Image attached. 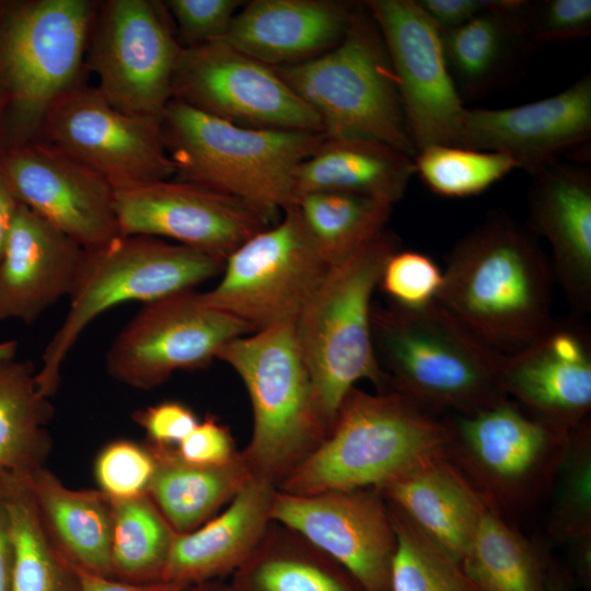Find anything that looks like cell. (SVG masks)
Wrapping results in <instances>:
<instances>
[{
  "label": "cell",
  "mask_w": 591,
  "mask_h": 591,
  "mask_svg": "<svg viewBox=\"0 0 591 591\" xmlns=\"http://www.w3.org/2000/svg\"><path fill=\"white\" fill-rule=\"evenodd\" d=\"M436 303L490 349L509 356L541 338L552 318V271L534 235L497 211L448 255Z\"/></svg>",
  "instance_id": "6da1fadb"
},
{
  "label": "cell",
  "mask_w": 591,
  "mask_h": 591,
  "mask_svg": "<svg viewBox=\"0 0 591 591\" xmlns=\"http://www.w3.org/2000/svg\"><path fill=\"white\" fill-rule=\"evenodd\" d=\"M160 130L174 179L236 198L270 222L296 204L294 171L325 138L243 127L175 99Z\"/></svg>",
  "instance_id": "7a4b0ae2"
},
{
  "label": "cell",
  "mask_w": 591,
  "mask_h": 591,
  "mask_svg": "<svg viewBox=\"0 0 591 591\" xmlns=\"http://www.w3.org/2000/svg\"><path fill=\"white\" fill-rule=\"evenodd\" d=\"M372 340L390 390L440 415L472 414L507 397L506 355L462 327L436 302L419 309L372 306Z\"/></svg>",
  "instance_id": "3957f363"
},
{
  "label": "cell",
  "mask_w": 591,
  "mask_h": 591,
  "mask_svg": "<svg viewBox=\"0 0 591 591\" xmlns=\"http://www.w3.org/2000/svg\"><path fill=\"white\" fill-rule=\"evenodd\" d=\"M94 0L0 2V149L42 139L53 109L86 83Z\"/></svg>",
  "instance_id": "277c9868"
},
{
  "label": "cell",
  "mask_w": 591,
  "mask_h": 591,
  "mask_svg": "<svg viewBox=\"0 0 591 591\" xmlns=\"http://www.w3.org/2000/svg\"><path fill=\"white\" fill-rule=\"evenodd\" d=\"M450 438L440 419L403 394L354 387L324 440L277 486L294 495L378 488Z\"/></svg>",
  "instance_id": "5b68a950"
},
{
  "label": "cell",
  "mask_w": 591,
  "mask_h": 591,
  "mask_svg": "<svg viewBox=\"0 0 591 591\" xmlns=\"http://www.w3.org/2000/svg\"><path fill=\"white\" fill-rule=\"evenodd\" d=\"M397 250V239L384 230L349 258L329 267L294 322L315 410L326 436L358 381L369 380L379 392L390 390L374 352L371 299L387 258Z\"/></svg>",
  "instance_id": "8992f818"
},
{
  "label": "cell",
  "mask_w": 591,
  "mask_h": 591,
  "mask_svg": "<svg viewBox=\"0 0 591 591\" xmlns=\"http://www.w3.org/2000/svg\"><path fill=\"white\" fill-rule=\"evenodd\" d=\"M225 259L163 239L118 235L85 250L70 305L42 355L35 373L39 393L50 398L61 367L80 335L99 315L128 301L144 304L194 288L223 270Z\"/></svg>",
  "instance_id": "52a82bcc"
},
{
  "label": "cell",
  "mask_w": 591,
  "mask_h": 591,
  "mask_svg": "<svg viewBox=\"0 0 591 591\" xmlns=\"http://www.w3.org/2000/svg\"><path fill=\"white\" fill-rule=\"evenodd\" d=\"M274 69L320 116L325 137L375 141L415 158L396 77L366 4H357L335 47Z\"/></svg>",
  "instance_id": "ba28073f"
},
{
  "label": "cell",
  "mask_w": 591,
  "mask_h": 591,
  "mask_svg": "<svg viewBox=\"0 0 591 591\" xmlns=\"http://www.w3.org/2000/svg\"><path fill=\"white\" fill-rule=\"evenodd\" d=\"M218 360L241 378L253 410V431L241 452L252 474L278 486L326 437L294 323L240 336Z\"/></svg>",
  "instance_id": "9c48e42d"
},
{
  "label": "cell",
  "mask_w": 591,
  "mask_h": 591,
  "mask_svg": "<svg viewBox=\"0 0 591 591\" xmlns=\"http://www.w3.org/2000/svg\"><path fill=\"white\" fill-rule=\"evenodd\" d=\"M445 419L444 454L489 510L511 522L552 496L571 430L534 417L509 397Z\"/></svg>",
  "instance_id": "30bf717a"
},
{
  "label": "cell",
  "mask_w": 591,
  "mask_h": 591,
  "mask_svg": "<svg viewBox=\"0 0 591 591\" xmlns=\"http://www.w3.org/2000/svg\"><path fill=\"white\" fill-rule=\"evenodd\" d=\"M183 46L163 2L97 1L85 67L95 88L117 111L161 119Z\"/></svg>",
  "instance_id": "8fae6325"
},
{
  "label": "cell",
  "mask_w": 591,
  "mask_h": 591,
  "mask_svg": "<svg viewBox=\"0 0 591 591\" xmlns=\"http://www.w3.org/2000/svg\"><path fill=\"white\" fill-rule=\"evenodd\" d=\"M294 204L224 262L204 302L259 331L294 323L328 270Z\"/></svg>",
  "instance_id": "7c38bea8"
},
{
  "label": "cell",
  "mask_w": 591,
  "mask_h": 591,
  "mask_svg": "<svg viewBox=\"0 0 591 591\" xmlns=\"http://www.w3.org/2000/svg\"><path fill=\"white\" fill-rule=\"evenodd\" d=\"M253 332L200 292L182 291L146 303L112 343L105 366L116 381L150 390L178 370L206 368L224 345Z\"/></svg>",
  "instance_id": "4fadbf2b"
},
{
  "label": "cell",
  "mask_w": 591,
  "mask_h": 591,
  "mask_svg": "<svg viewBox=\"0 0 591 591\" xmlns=\"http://www.w3.org/2000/svg\"><path fill=\"white\" fill-rule=\"evenodd\" d=\"M172 99L243 127L323 132L320 116L273 67L223 39L182 48Z\"/></svg>",
  "instance_id": "5bb4252c"
},
{
  "label": "cell",
  "mask_w": 591,
  "mask_h": 591,
  "mask_svg": "<svg viewBox=\"0 0 591 591\" xmlns=\"http://www.w3.org/2000/svg\"><path fill=\"white\" fill-rule=\"evenodd\" d=\"M366 7L385 44L416 151L455 146L466 108L448 68L440 30L414 0H371Z\"/></svg>",
  "instance_id": "9a60e30c"
},
{
  "label": "cell",
  "mask_w": 591,
  "mask_h": 591,
  "mask_svg": "<svg viewBox=\"0 0 591 591\" xmlns=\"http://www.w3.org/2000/svg\"><path fill=\"white\" fill-rule=\"evenodd\" d=\"M270 518L344 566L367 591H391L397 540L378 489L294 495L277 488Z\"/></svg>",
  "instance_id": "2e32d148"
},
{
  "label": "cell",
  "mask_w": 591,
  "mask_h": 591,
  "mask_svg": "<svg viewBox=\"0 0 591 591\" xmlns=\"http://www.w3.org/2000/svg\"><path fill=\"white\" fill-rule=\"evenodd\" d=\"M40 140L99 173L114 188L174 176L160 120L117 111L88 83L53 109Z\"/></svg>",
  "instance_id": "e0dca14e"
},
{
  "label": "cell",
  "mask_w": 591,
  "mask_h": 591,
  "mask_svg": "<svg viewBox=\"0 0 591 591\" xmlns=\"http://www.w3.org/2000/svg\"><path fill=\"white\" fill-rule=\"evenodd\" d=\"M121 235H146L227 258L271 225L258 211L231 196L174 178L114 188Z\"/></svg>",
  "instance_id": "ac0fdd59"
},
{
  "label": "cell",
  "mask_w": 591,
  "mask_h": 591,
  "mask_svg": "<svg viewBox=\"0 0 591 591\" xmlns=\"http://www.w3.org/2000/svg\"><path fill=\"white\" fill-rule=\"evenodd\" d=\"M0 173L22 205L83 248L120 235L114 187L55 146L37 140L0 149Z\"/></svg>",
  "instance_id": "d6986e66"
},
{
  "label": "cell",
  "mask_w": 591,
  "mask_h": 591,
  "mask_svg": "<svg viewBox=\"0 0 591 591\" xmlns=\"http://www.w3.org/2000/svg\"><path fill=\"white\" fill-rule=\"evenodd\" d=\"M591 137V76L564 91L507 108H466L455 146L511 157L531 175Z\"/></svg>",
  "instance_id": "ffe728a7"
},
{
  "label": "cell",
  "mask_w": 591,
  "mask_h": 591,
  "mask_svg": "<svg viewBox=\"0 0 591 591\" xmlns=\"http://www.w3.org/2000/svg\"><path fill=\"white\" fill-rule=\"evenodd\" d=\"M501 389L528 413L567 431L589 419L591 340L578 322L554 323L529 347L506 356Z\"/></svg>",
  "instance_id": "44dd1931"
},
{
  "label": "cell",
  "mask_w": 591,
  "mask_h": 591,
  "mask_svg": "<svg viewBox=\"0 0 591 591\" xmlns=\"http://www.w3.org/2000/svg\"><path fill=\"white\" fill-rule=\"evenodd\" d=\"M85 248L20 205L0 257V320L32 323L70 297Z\"/></svg>",
  "instance_id": "7402d4cb"
},
{
  "label": "cell",
  "mask_w": 591,
  "mask_h": 591,
  "mask_svg": "<svg viewBox=\"0 0 591 591\" xmlns=\"http://www.w3.org/2000/svg\"><path fill=\"white\" fill-rule=\"evenodd\" d=\"M357 4L335 0H254L221 38L269 67L315 58L345 36Z\"/></svg>",
  "instance_id": "603a6c76"
},
{
  "label": "cell",
  "mask_w": 591,
  "mask_h": 591,
  "mask_svg": "<svg viewBox=\"0 0 591 591\" xmlns=\"http://www.w3.org/2000/svg\"><path fill=\"white\" fill-rule=\"evenodd\" d=\"M530 216L549 243L554 271L578 313L591 306V174L559 161L532 175Z\"/></svg>",
  "instance_id": "cb8c5ba5"
},
{
  "label": "cell",
  "mask_w": 591,
  "mask_h": 591,
  "mask_svg": "<svg viewBox=\"0 0 591 591\" xmlns=\"http://www.w3.org/2000/svg\"><path fill=\"white\" fill-rule=\"evenodd\" d=\"M277 486L252 476L225 509L197 529L175 533L162 581L194 584L231 576L271 523Z\"/></svg>",
  "instance_id": "d4e9b609"
},
{
  "label": "cell",
  "mask_w": 591,
  "mask_h": 591,
  "mask_svg": "<svg viewBox=\"0 0 591 591\" xmlns=\"http://www.w3.org/2000/svg\"><path fill=\"white\" fill-rule=\"evenodd\" d=\"M375 489L460 563L488 509L444 450L425 456Z\"/></svg>",
  "instance_id": "484cf974"
},
{
  "label": "cell",
  "mask_w": 591,
  "mask_h": 591,
  "mask_svg": "<svg viewBox=\"0 0 591 591\" xmlns=\"http://www.w3.org/2000/svg\"><path fill=\"white\" fill-rule=\"evenodd\" d=\"M416 173L414 158L390 146L327 138L296 169V201L318 192L361 195L394 205Z\"/></svg>",
  "instance_id": "4316f807"
},
{
  "label": "cell",
  "mask_w": 591,
  "mask_h": 591,
  "mask_svg": "<svg viewBox=\"0 0 591 591\" xmlns=\"http://www.w3.org/2000/svg\"><path fill=\"white\" fill-rule=\"evenodd\" d=\"M40 519L74 565L112 577V500L100 489H71L44 466L26 475Z\"/></svg>",
  "instance_id": "83f0119b"
},
{
  "label": "cell",
  "mask_w": 591,
  "mask_h": 591,
  "mask_svg": "<svg viewBox=\"0 0 591 591\" xmlns=\"http://www.w3.org/2000/svg\"><path fill=\"white\" fill-rule=\"evenodd\" d=\"M147 444L157 462L148 495L176 533L215 517L253 476L241 452L223 465L201 466L183 461L175 448Z\"/></svg>",
  "instance_id": "f1b7e54d"
},
{
  "label": "cell",
  "mask_w": 591,
  "mask_h": 591,
  "mask_svg": "<svg viewBox=\"0 0 591 591\" xmlns=\"http://www.w3.org/2000/svg\"><path fill=\"white\" fill-rule=\"evenodd\" d=\"M228 583L233 591H367L335 559L273 521Z\"/></svg>",
  "instance_id": "f546056e"
},
{
  "label": "cell",
  "mask_w": 591,
  "mask_h": 591,
  "mask_svg": "<svg viewBox=\"0 0 591 591\" xmlns=\"http://www.w3.org/2000/svg\"><path fill=\"white\" fill-rule=\"evenodd\" d=\"M13 341L0 344V476H25L50 452L47 431L54 407L36 385L33 367L14 356Z\"/></svg>",
  "instance_id": "4dcf8cb0"
},
{
  "label": "cell",
  "mask_w": 591,
  "mask_h": 591,
  "mask_svg": "<svg viewBox=\"0 0 591 591\" xmlns=\"http://www.w3.org/2000/svg\"><path fill=\"white\" fill-rule=\"evenodd\" d=\"M521 10V1L489 0L487 11L441 33L448 68L465 93L490 88L525 44Z\"/></svg>",
  "instance_id": "1f68e13d"
},
{
  "label": "cell",
  "mask_w": 591,
  "mask_h": 591,
  "mask_svg": "<svg viewBox=\"0 0 591 591\" xmlns=\"http://www.w3.org/2000/svg\"><path fill=\"white\" fill-rule=\"evenodd\" d=\"M12 541V591H81L72 563L48 534L26 476H0Z\"/></svg>",
  "instance_id": "d6a6232c"
},
{
  "label": "cell",
  "mask_w": 591,
  "mask_h": 591,
  "mask_svg": "<svg viewBox=\"0 0 591 591\" xmlns=\"http://www.w3.org/2000/svg\"><path fill=\"white\" fill-rule=\"evenodd\" d=\"M549 556L487 509L461 560L484 591H546Z\"/></svg>",
  "instance_id": "836d02e7"
},
{
  "label": "cell",
  "mask_w": 591,
  "mask_h": 591,
  "mask_svg": "<svg viewBox=\"0 0 591 591\" xmlns=\"http://www.w3.org/2000/svg\"><path fill=\"white\" fill-rule=\"evenodd\" d=\"M548 533L567 544L573 572L586 589L591 587V421L573 428L554 488Z\"/></svg>",
  "instance_id": "e575fe53"
},
{
  "label": "cell",
  "mask_w": 591,
  "mask_h": 591,
  "mask_svg": "<svg viewBox=\"0 0 591 591\" xmlns=\"http://www.w3.org/2000/svg\"><path fill=\"white\" fill-rule=\"evenodd\" d=\"M296 205L328 267L343 263L381 234L393 208L374 198L335 192L305 194Z\"/></svg>",
  "instance_id": "d590c367"
},
{
  "label": "cell",
  "mask_w": 591,
  "mask_h": 591,
  "mask_svg": "<svg viewBox=\"0 0 591 591\" xmlns=\"http://www.w3.org/2000/svg\"><path fill=\"white\" fill-rule=\"evenodd\" d=\"M112 500V577L130 583L162 581L175 531L149 495Z\"/></svg>",
  "instance_id": "8d00e7d4"
},
{
  "label": "cell",
  "mask_w": 591,
  "mask_h": 591,
  "mask_svg": "<svg viewBox=\"0 0 591 591\" xmlns=\"http://www.w3.org/2000/svg\"><path fill=\"white\" fill-rule=\"evenodd\" d=\"M387 506L397 540L391 591H484L456 558Z\"/></svg>",
  "instance_id": "74e56055"
},
{
  "label": "cell",
  "mask_w": 591,
  "mask_h": 591,
  "mask_svg": "<svg viewBox=\"0 0 591 591\" xmlns=\"http://www.w3.org/2000/svg\"><path fill=\"white\" fill-rule=\"evenodd\" d=\"M416 173L427 187L444 197L483 193L517 167L508 154L453 144H437L417 151Z\"/></svg>",
  "instance_id": "f35d334b"
},
{
  "label": "cell",
  "mask_w": 591,
  "mask_h": 591,
  "mask_svg": "<svg viewBox=\"0 0 591 591\" xmlns=\"http://www.w3.org/2000/svg\"><path fill=\"white\" fill-rule=\"evenodd\" d=\"M157 462L148 444L119 439L108 442L94 462L99 489L111 499H130L147 495Z\"/></svg>",
  "instance_id": "ab89813d"
},
{
  "label": "cell",
  "mask_w": 591,
  "mask_h": 591,
  "mask_svg": "<svg viewBox=\"0 0 591 591\" xmlns=\"http://www.w3.org/2000/svg\"><path fill=\"white\" fill-rule=\"evenodd\" d=\"M442 278V271L430 256L397 250L387 258L378 286L393 305L419 309L436 301Z\"/></svg>",
  "instance_id": "60d3db41"
},
{
  "label": "cell",
  "mask_w": 591,
  "mask_h": 591,
  "mask_svg": "<svg viewBox=\"0 0 591 591\" xmlns=\"http://www.w3.org/2000/svg\"><path fill=\"white\" fill-rule=\"evenodd\" d=\"M522 25L528 38L540 42L586 37L591 33V1H525Z\"/></svg>",
  "instance_id": "b9f144b4"
},
{
  "label": "cell",
  "mask_w": 591,
  "mask_h": 591,
  "mask_svg": "<svg viewBox=\"0 0 591 591\" xmlns=\"http://www.w3.org/2000/svg\"><path fill=\"white\" fill-rule=\"evenodd\" d=\"M185 46L221 39L242 1L167 0L163 2Z\"/></svg>",
  "instance_id": "7bdbcfd3"
},
{
  "label": "cell",
  "mask_w": 591,
  "mask_h": 591,
  "mask_svg": "<svg viewBox=\"0 0 591 591\" xmlns=\"http://www.w3.org/2000/svg\"><path fill=\"white\" fill-rule=\"evenodd\" d=\"M132 419L146 432L147 443L163 448H176L199 422L192 408L177 401L138 409Z\"/></svg>",
  "instance_id": "ee69618b"
},
{
  "label": "cell",
  "mask_w": 591,
  "mask_h": 591,
  "mask_svg": "<svg viewBox=\"0 0 591 591\" xmlns=\"http://www.w3.org/2000/svg\"><path fill=\"white\" fill-rule=\"evenodd\" d=\"M175 450L183 461L201 466L223 465L239 453L228 427L210 415L199 420Z\"/></svg>",
  "instance_id": "f6af8a7d"
},
{
  "label": "cell",
  "mask_w": 591,
  "mask_h": 591,
  "mask_svg": "<svg viewBox=\"0 0 591 591\" xmlns=\"http://www.w3.org/2000/svg\"><path fill=\"white\" fill-rule=\"evenodd\" d=\"M441 33L462 26L487 11L489 0H418Z\"/></svg>",
  "instance_id": "bcb514c9"
},
{
  "label": "cell",
  "mask_w": 591,
  "mask_h": 591,
  "mask_svg": "<svg viewBox=\"0 0 591 591\" xmlns=\"http://www.w3.org/2000/svg\"><path fill=\"white\" fill-rule=\"evenodd\" d=\"M72 565L78 575L81 591H181L186 587L185 584L167 581L130 583Z\"/></svg>",
  "instance_id": "7dc6e473"
},
{
  "label": "cell",
  "mask_w": 591,
  "mask_h": 591,
  "mask_svg": "<svg viewBox=\"0 0 591 591\" xmlns=\"http://www.w3.org/2000/svg\"><path fill=\"white\" fill-rule=\"evenodd\" d=\"M12 541L8 512L0 494V591H12Z\"/></svg>",
  "instance_id": "c3c4849f"
},
{
  "label": "cell",
  "mask_w": 591,
  "mask_h": 591,
  "mask_svg": "<svg viewBox=\"0 0 591 591\" xmlns=\"http://www.w3.org/2000/svg\"><path fill=\"white\" fill-rule=\"evenodd\" d=\"M21 202L0 173V257Z\"/></svg>",
  "instance_id": "681fc988"
},
{
  "label": "cell",
  "mask_w": 591,
  "mask_h": 591,
  "mask_svg": "<svg viewBox=\"0 0 591 591\" xmlns=\"http://www.w3.org/2000/svg\"><path fill=\"white\" fill-rule=\"evenodd\" d=\"M546 591H573L572 578L551 557L547 566Z\"/></svg>",
  "instance_id": "f907efd6"
},
{
  "label": "cell",
  "mask_w": 591,
  "mask_h": 591,
  "mask_svg": "<svg viewBox=\"0 0 591 591\" xmlns=\"http://www.w3.org/2000/svg\"><path fill=\"white\" fill-rule=\"evenodd\" d=\"M181 591H233L228 582L210 580L184 587Z\"/></svg>",
  "instance_id": "816d5d0a"
}]
</instances>
